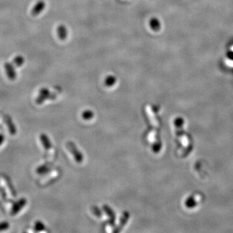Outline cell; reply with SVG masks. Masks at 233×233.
Listing matches in <instances>:
<instances>
[{"label": "cell", "instance_id": "obj_14", "mask_svg": "<svg viewBox=\"0 0 233 233\" xmlns=\"http://www.w3.org/2000/svg\"><path fill=\"white\" fill-rule=\"evenodd\" d=\"M51 170V168L47 164H44V165H41L36 169V172L37 174L40 175H44L49 172V170Z\"/></svg>", "mask_w": 233, "mask_h": 233}, {"label": "cell", "instance_id": "obj_17", "mask_svg": "<svg viewBox=\"0 0 233 233\" xmlns=\"http://www.w3.org/2000/svg\"><path fill=\"white\" fill-rule=\"evenodd\" d=\"M91 210H92L93 213L96 216H97V217H98V218L102 217V214L101 213V210H100L98 209V208H97V207H95H95H91Z\"/></svg>", "mask_w": 233, "mask_h": 233}, {"label": "cell", "instance_id": "obj_8", "mask_svg": "<svg viewBox=\"0 0 233 233\" xmlns=\"http://www.w3.org/2000/svg\"><path fill=\"white\" fill-rule=\"evenodd\" d=\"M103 209L105 211L107 215L110 217V225L111 227L115 226V214L113 210L111 209L110 207L107 206L106 205L103 206Z\"/></svg>", "mask_w": 233, "mask_h": 233}, {"label": "cell", "instance_id": "obj_18", "mask_svg": "<svg viewBox=\"0 0 233 233\" xmlns=\"http://www.w3.org/2000/svg\"><path fill=\"white\" fill-rule=\"evenodd\" d=\"M9 227V223L7 221H2L0 223V231L7 230Z\"/></svg>", "mask_w": 233, "mask_h": 233}, {"label": "cell", "instance_id": "obj_7", "mask_svg": "<svg viewBox=\"0 0 233 233\" xmlns=\"http://www.w3.org/2000/svg\"><path fill=\"white\" fill-rule=\"evenodd\" d=\"M149 26L152 31L157 32L161 29V23L157 18L153 17L149 20Z\"/></svg>", "mask_w": 233, "mask_h": 233}, {"label": "cell", "instance_id": "obj_1", "mask_svg": "<svg viewBox=\"0 0 233 233\" xmlns=\"http://www.w3.org/2000/svg\"><path fill=\"white\" fill-rule=\"evenodd\" d=\"M67 147L68 148L70 152L73 155L76 162L78 163H81L83 161V159H84V157H83L81 152L78 150V149L77 148L74 143L72 142H68L67 143Z\"/></svg>", "mask_w": 233, "mask_h": 233}, {"label": "cell", "instance_id": "obj_3", "mask_svg": "<svg viewBox=\"0 0 233 233\" xmlns=\"http://www.w3.org/2000/svg\"><path fill=\"white\" fill-rule=\"evenodd\" d=\"M27 204V199L25 198H21L18 202L14 203L12 207V209L11 211V214L12 216H14L17 214L22 209L23 207Z\"/></svg>", "mask_w": 233, "mask_h": 233}, {"label": "cell", "instance_id": "obj_10", "mask_svg": "<svg viewBox=\"0 0 233 233\" xmlns=\"http://www.w3.org/2000/svg\"><path fill=\"white\" fill-rule=\"evenodd\" d=\"M40 138L41 142L42 143L43 146L46 150H49L50 148H51L52 145L51 143V141H50L49 137H47V136H46L44 134H41L40 136Z\"/></svg>", "mask_w": 233, "mask_h": 233}, {"label": "cell", "instance_id": "obj_5", "mask_svg": "<svg viewBox=\"0 0 233 233\" xmlns=\"http://www.w3.org/2000/svg\"><path fill=\"white\" fill-rule=\"evenodd\" d=\"M130 214L128 211L124 212L122 213L121 218L119 225L117 227V228L113 232H115V233L121 232V231L122 229V228L124 227V226H125V225L127 223V221H128V220L130 218Z\"/></svg>", "mask_w": 233, "mask_h": 233}, {"label": "cell", "instance_id": "obj_12", "mask_svg": "<svg viewBox=\"0 0 233 233\" xmlns=\"http://www.w3.org/2000/svg\"><path fill=\"white\" fill-rule=\"evenodd\" d=\"M5 121H6V123L7 124V126H8V128H9V132L12 136L15 135L16 134V128L14 126V123L12 122L11 119L9 117H7Z\"/></svg>", "mask_w": 233, "mask_h": 233}, {"label": "cell", "instance_id": "obj_4", "mask_svg": "<svg viewBox=\"0 0 233 233\" xmlns=\"http://www.w3.org/2000/svg\"><path fill=\"white\" fill-rule=\"evenodd\" d=\"M4 68L6 71L7 75L11 80H14L16 77V73L15 71V67L11 62H7L4 65Z\"/></svg>", "mask_w": 233, "mask_h": 233}, {"label": "cell", "instance_id": "obj_6", "mask_svg": "<svg viewBox=\"0 0 233 233\" xmlns=\"http://www.w3.org/2000/svg\"><path fill=\"white\" fill-rule=\"evenodd\" d=\"M45 7V3L42 1V0H40V1L38 2L34 7L32 8V10L31 12V14L32 16H36L38 15L40 13H41L44 11Z\"/></svg>", "mask_w": 233, "mask_h": 233}, {"label": "cell", "instance_id": "obj_2", "mask_svg": "<svg viewBox=\"0 0 233 233\" xmlns=\"http://www.w3.org/2000/svg\"><path fill=\"white\" fill-rule=\"evenodd\" d=\"M55 96H53L51 95V93L48 89L47 88H42L40 90L39 96L36 100V102L38 104H42L45 100H47L51 98H55Z\"/></svg>", "mask_w": 233, "mask_h": 233}, {"label": "cell", "instance_id": "obj_11", "mask_svg": "<svg viewBox=\"0 0 233 233\" xmlns=\"http://www.w3.org/2000/svg\"><path fill=\"white\" fill-rule=\"evenodd\" d=\"M117 82V78L113 74L107 75L104 80V84L106 87H112Z\"/></svg>", "mask_w": 233, "mask_h": 233}, {"label": "cell", "instance_id": "obj_19", "mask_svg": "<svg viewBox=\"0 0 233 233\" xmlns=\"http://www.w3.org/2000/svg\"><path fill=\"white\" fill-rule=\"evenodd\" d=\"M4 140H5L4 136L2 134H0V146H1L2 143L4 142Z\"/></svg>", "mask_w": 233, "mask_h": 233}, {"label": "cell", "instance_id": "obj_15", "mask_svg": "<svg viewBox=\"0 0 233 233\" xmlns=\"http://www.w3.org/2000/svg\"><path fill=\"white\" fill-rule=\"evenodd\" d=\"M94 117V113L91 110H86L82 113V117L86 121L91 120Z\"/></svg>", "mask_w": 233, "mask_h": 233}, {"label": "cell", "instance_id": "obj_16", "mask_svg": "<svg viewBox=\"0 0 233 233\" xmlns=\"http://www.w3.org/2000/svg\"><path fill=\"white\" fill-rule=\"evenodd\" d=\"M34 229L35 232H40L44 231L45 229V226L43 223V222H41L40 221H37L35 222Z\"/></svg>", "mask_w": 233, "mask_h": 233}, {"label": "cell", "instance_id": "obj_13", "mask_svg": "<svg viewBox=\"0 0 233 233\" xmlns=\"http://www.w3.org/2000/svg\"><path fill=\"white\" fill-rule=\"evenodd\" d=\"M24 61L25 60H24L23 57L22 56L19 55V56H16L11 63L12 64V65L14 66L15 68H18V67H20V66H21L23 64Z\"/></svg>", "mask_w": 233, "mask_h": 233}, {"label": "cell", "instance_id": "obj_9", "mask_svg": "<svg viewBox=\"0 0 233 233\" xmlns=\"http://www.w3.org/2000/svg\"><path fill=\"white\" fill-rule=\"evenodd\" d=\"M57 34L58 36L61 40H64L67 38L68 32V29L64 25H60L57 28Z\"/></svg>", "mask_w": 233, "mask_h": 233}]
</instances>
